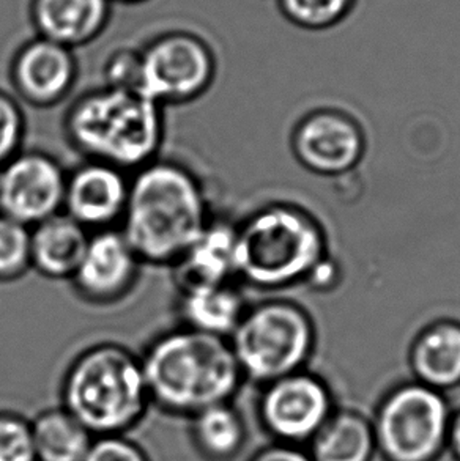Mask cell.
I'll list each match as a JSON object with an SVG mask.
<instances>
[{"label": "cell", "mask_w": 460, "mask_h": 461, "mask_svg": "<svg viewBox=\"0 0 460 461\" xmlns=\"http://www.w3.org/2000/svg\"><path fill=\"white\" fill-rule=\"evenodd\" d=\"M213 218L199 176L169 158L131 174L120 231L143 265L172 268Z\"/></svg>", "instance_id": "6da1fadb"}, {"label": "cell", "mask_w": 460, "mask_h": 461, "mask_svg": "<svg viewBox=\"0 0 460 461\" xmlns=\"http://www.w3.org/2000/svg\"><path fill=\"white\" fill-rule=\"evenodd\" d=\"M141 361L150 403L189 418L232 402L244 381L227 339L181 324L158 334Z\"/></svg>", "instance_id": "7a4b0ae2"}, {"label": "cell", "mask_w": 460, "mask_h": 461, "mask_svg": "<svg viewBox=\"0 0 460 461\" xmlns=\"http://www.w3.org/2000/svg\"><path fill=\"white\" fill-rule=\"evenodd\" d=\"M63 134L84 159L133 174L160 158L166 138L164 107L141 92L101 86L69 104Z\"/></svg>", "instance_id": "3957f363"}, {"label": "cell", "mask_w": 460, "mask_h": 461, "mask_svg": "<svg viewBox=\"0 0 460 461\" xmlns=\"http://www.w3.org/2000/svg\"><path fill=\"white\" fill-rule=\"evenodd\" d=\"M62 406L94 437L124 435L150 406L141 356L115 342L84 349L63 376Z\"/></svg>", "instance_id": "277c9868"}, {"label": "cell", "mask_w": 460, "mask_h": 461, "mask_svg": "<svg viewBox=\"0 0 460 461\" xmlns=\"http://www.w3.org/2000/svg\"><path fill=\"white\" fill-rule=\"evenodd\" d=\"M322 227L299 206L273 203L236 224V281L282 288L308 279L325 260Z\"/></svg>", "instance_id": "5b68a950"}, {"label": "cell", "mask_w": 460, "mask_h": 461, "mask_svg": "<svg viewBox=\"0 0 460 461\" xmlns=\"http://www.w3.org/2000/svg\"><path fill=\"white\" fill-rule=\"evenodd\" d=\"M227 340L243 378L263 386L305 370L316 330L311 317L295 303L263 301L246 307Z\"/></svg>", "instance_id": "8992f818"}, {"label": "cell", "mask_w": 460, "mask_h": 461, "mask_svg": "<svg viewBox=\"0 0 460 461\" xmlns=\"http://www.w3.org/2000/svg\"><path fill=\"white\" fill-rule=\"evenodd\" d=\"M453 411L445 393L418 381L392 387L371 418L377 456L383 461L440 460Z\"/></svg>", "instance_id": "52a82bcc"}, {"label": "cell", "mask_w": 460, "mask_h": 461, "mask_svg": "<svg viewBox=\"0 0 460 461\" xmlns=\"http://www.w3.org/2000/svg\"><path fill=\"white\" fill-rule=\"evenodd\" d=\"M139 92L164 109L199 100L218 73L212 46L191 32H166L139 50Z\"/></svg>", "instance_id": "ba28073f"}, {"label": "cell", "mask_w": 460, "mask_h": 461, "mask_svg": "<svg viewBox=\"0 0 460 461\" xmlns=\"http://www.w3.org/2000/svg\"><path fill=\"white\" fill-rule=\"evenodd\" d=\"M336 402L317 375L299 370L262 386L257 416L274 443L306 447L320 430Z\"/></svg>", "instance_id": "9c48e42d"}, {"label": "cell", "mask_w": 460, "mask_h": 461, "mask_svg": "<svg viewBox=\"0 0 460 461\" xmlns=\"http://www.w3.org/2000/svg\"><path fill=\"white\" fill-rule=\"evenodd\" d=\"M67 174L56 156L23 149L0 167V214L32 229L62 212Z\"/></svg>", "instance_id": "30bf717a"}, {"label": "cell", "mask_w": 460, "mask_h": 461, "mask_svg": "<svg viewBox=\"0 0 460 461\" xmlns=\"http://www.w3.org/2000/svg\"><path fill=\"white\" fill-rule=\"evenodd\" d=\"M143 267L120 229L94 231L69 282L79 300L94 306H111L136 288Z\"/></svg>", "instance_id": "8fae6325"}, {"label": "cell", "mask_w": 460, "mask_h": 461, "mask_svg": "<svg viewBox=\"0 0 460 461\" xmlns=\"http://www.w3.org/2000/svg\"><path fill=\"white\" fill-rule=\"evenodd\" d=\"M131 174L106 162L84 161L67 174L62 212L94 231L118 229L130 194Z\"/></svg>", "instance_id": "7c38bea8"}, {"label": "cell", "mask_w": 460, "mask_h": 461, "mask_svg": "<svg viewBox=\"0 0 460 461\" xmlns=\"http://www.w3.org/2000/svg\"><path fill=\"white\" fill-rule=\"evenodd\" d=\"M79 76L75 50L35 37L23 44L10 63V82L19 100L48 109L69 98Z\"/></svg>", "instance_id": "4fadbf2b"}, {"label": "cell", "mask_w": 460, "mask_h": 461, "mask_svg": "<svg viewBox=\"0 0 460 461\" xmlns=\"http://www.w3.org/2000/svg\"><path fill=\"white\" fill-rule=\"evenodd\" d=\"M293 153L311 172L345 174L361 161L364 136L352 117L337 111H317L299 122L293 132Z\"/></svg>", "instance_id": "5bb4252c"}, {"label": "cell", "mask_w": 460, "mask_h": 461, "mask_svg": "<svg viewBox=\"0 0 460 461\" xmlns=\"http://www.w3.org/2000/svg\"><path fill=\"white\" fill-rule=\"evenodd\" d=\"M113 5V0H32V25L38 37L75 50L106 31Z\"/></svg>", "instance_id": "9a60e30c"}, {"label": "cell", "mask_w": 460, "mask_h": 461, "mask_svg": "<svg viewBox=\"0 0 460 461\" xmlns=\"http://www.w3.org/2000/svg\"><path fill=\"white\" fill-rule=\"evenodd\" d=\"M172 269L177 288L238 282L236 224L213 216Z\"/></svg>", "instance_id": "2e32d148"}, {"label": "cell", "mask_w": 460, "mask_h": 461, "mask_svg": "<svg viewBox=\"0 0 460 461\" xmlns=\"http://www.w3.org/2000/svg\"><path fill=\"white\" fill-rule=\"evenodd\" d=\"M90 231L60 212L31 229L32 269L50 281H69L87 249Z\"/></svg>", "instance_id": "e0dca14e"}, {"label": "cell", "mask_w": 460, "mask_h": 461, "mask_svg": "<svg viewBox=\"0 0 460 461\" xmlns=\"http://www.w3.org/2000/svg\"><path fill=\"white\" fill-rule=\"evenodd\" d=\"M236 282L198 284L177 288V315L181 326L229 339L246 311Z\"/></svg>", "instance_id": "ac0fdd59"}, {"label": "cell", "mask_w": 460, "mask_h": 461, "mask_svg": "<svg viewBox=\"0 0 460 461\" xmlns=\"http://www.w3.org/2000/svg\"><path fill=\"white\" fill-rule=\"evenodd\" d=\"M415 381L446 393L460 386V323L437 321L415 339L410 349Z\"/></svg>", "instance_id": "d6986e66"}, {"label": "cell", "mask_w": 460, "mask_h": 461, "mask_svg": "<svg viewBox=\"0 0 460 461\" xmlns=\"http://www.w3.org/2000/svg\"><path fill=\"white\" fill-rule=\"evenodd\" d=\"M314 461H373V420L354 408H337L306 446Z\"/></svg>", "instance_id": "ffe728a7"}, {"label": "cell", "mask_w": 460, "mask_h": 461, "mask_svg": "<svg viewBox=\"0 0 460 461\" xmlns=\"http://www.w3.org/2000/svg\"><path fill=\"white\" fill-rule=\"evenodd\" d=\"M31 427L37 461H84L95 438L63 406L40 412Z\"/></svg>", "instance_id": "44dd1931"}, {"label": "cell", "mask_w": 460, "mask_h": 461, "mask_svg": "<svg viewBox=\"0 0 460 461\" xmlns=\"http://www.w3.org/2000/svg\"><path fill=\"white\" fill-rule=\"evenodd\" d=\"M191 418L194 441L213 460L234 458L246 443L244 419L232 402L210 406Z\"/></svg>", "instance_id": "7402d4cb"}, {"label": "cell", "mask_w": 460, "mask_h": 461, "mask_svg": "<svg viewBox=\"0 0 460 461\" xmlns=\"http://www.w3.org/2000/svg\"><path fill=\"white\" fill-rule=\"evenodd\" d=\"M278 13L299 31H335L356 12L360 0H274Z\"/></svg>", "instance_id": "603a6c76"}, {"label": "cell", "mask_w": 460, "mask_h": 461, "mask_svg": "<svg viewBox=\"0 0 460 461\" xmlns=\"http://www.w3.org/2000/svg\"><path fill=\"white\" fill-rule=\"evenodd\" d=\"M31 269V227L0 214V284L19 281Z\"/></svg>", "instance_id": "cb8c5ba5"}, {"label": "cell", "mask_w": 460, "mask_h": 461, "mask_svg": "<svg viewBox=\"0 0 460 461\" xmlns=\"http://www.w3.org/2000/svg\"><path fill=\"white\" fill-rule=\"evenodd\" d=\"M25 131L27 120L18 98L0 90V167L23 150Z\"/></svg>", "instance_id": "d4e9b609"}, {"label": "cell", "mask_w": 460, "mask_h": 461, "mask_svg": "<svg viewBox=\"0 0 460 461\" xmlns=\"http://www.w3.org/2000/svg\"><path fill=\"white\" fill-rule=\"evenodd\" d=\"M0 461H37L31 422L0 412Z\"/></svg>", "instance_id": "484cf974"}, {"label": "cell", "mask_w": 460, "mask_h": 461, "mask_svg": "<svg viewBox=\"0 0 460 461\" xmlns=\"http://www.w3.org/2000/svg\"><path fill=\"white\" fill-rule=\"evenodd\" d=\"M141 57L139 50H118L105 67V86L139 92Z\"/></svg>", "instance_id": "4316f807"}, {"label": "cell", "mask_w": 460, "mask_h": 461, "mask_svg": "<svg viewBox=\"0 0 460 461\" xmlns=\"http://www.w3.org/2000/svg\"><path fill=\"white\" fill-rule=\"evenodd\" d=\"M84 461H149L143 450L124 435L95 437Z\"/></svg>", "instance_id": "83f0119b"}, {"label": "cell", "mask_w": 460, "mask_h": 461, "mask_svg": "<svg viewBox=\"0 0 460 461\" xmlns=\"http://www.w3.org/2000/svg\"><path fill=\"white\" fill-rule=\"evenodd\" d=\"M249 461H314L306 447L292 444L271 443L257 450Z\"/></svg>", "instance_id": "f1b7e54d"}, {"label": "cell", "mask_w": 460, "mask_h": 461, "mask_svg": "<svg viewBox=\"0 0 460 461\" xmlns=\"http://www.w3.org/2000/svg\"><path fill=\"white\" fill-rule=\"evenodd\" d=\"M446 452L451 454L453 460L460 461V408L453 411L451 425H449L448 447Z\"/></svg>", "instance_id": "f546056e"}, {"label": "cell", "mask_w": 460, "mask_h": 461, "mask_svg": "<svg viewBox=\"0 0 460 461\" xmlns=\"http://www.w3.org/2000/svg\"><path fill=\"white\" fill-rule=\"evenodd\" d=\"M113 2H120V4H130V5H134V4H141V2H145V0H113Z\"/></svg>", "instance_id": "4dcf8cb0"}]
</instances>
